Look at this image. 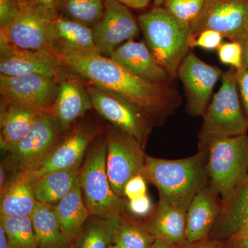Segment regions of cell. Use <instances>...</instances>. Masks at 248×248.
Here are the masks:
<instances>
[{
	"label": "cell",
	"instance_id": "obj_1",
	"mask_svg": "<svg viewBox=\"0 0 248 248\" xmlns=\"http://www.w3.org/2000/svg\"><path fill=\"white\" fill-rule=\"evenodd\" d=\"M62 65L89 79L99 89L119 94L140 108L154 126L162 125L181 104L177 90L135 76L112 59L97 53L56 55Z\"/></svg>",
	"mask_w": 248,
	"mask_h": 248
},
{
	"label": "cell",
	"instance_id": "obj_2",
	"mask_svg": "<svg viewBox=\"0 0 248 248\" xmlns=\"http://www.w3.org/2000/svg\"><path fill=\"white\" fill-rule=\"evenodd\" d=\"M208 151L166 159L147 155L143 174L159 192V200L187 210L195 196L209 184Z\"/></svg>",
	"mask_w": 248,
	"mask_h": 248
},
{
	"label": "cell",
	"instance_id": "obj_3",
	"mask_svg": "<svg viewBox=\"0 0 248 248\" xmlns=\"http://www.w3.org/2000/svg\"><path fill=\"white\" fill-rule=\"evenodd\" d=\"M139 26L155 60L172 79L189 53L190 24L174 17L164 6H156L139 17Z\"/></svg>",
	"mask_w": 248,
	"mask_h": 248
},
{
	"label": "cell",
	"instance_id": "obj_4",
	"mask_svg": "<svg viewBox=\"0 0 248 248\" xmlns=\"http://www.w3.org/2000/svg\"><path fill=\"white\" fill-rule=\"evenodd\" d=\"M236 81V69L231 67L222 76V84L209 104L198 135V151H208L218 139L246 135L248 121L242 110Z\"/></svg>",
	"mask_w": 248,
	"mask_h": 248
},
{
	"label": "cell",
	"instance_id": "obj_5",
	"mask_svg": "<svg viewBox=\"0 0 248 248\" xmlns=\"http://www.w3.org/2000/svg\"><path fill=\"white\" fill-rule=\"evenodd\" d=\"M207 170L223 210L248 179V134L214 141L208 148Z\"/></svg>",
	"mask_w": 248,
	"mask_h": 248
},
{
	"label": "cell",
	"instance_id": "obj_6",
	"mask_svg": "<svg viewBox=\"0 0 248 248\" xmlns=\"http://www.w3.org/2000/svg\"><path fill=\"white\" fill-rule=\"evenodd\" d=\"M107 142L99 139L90 146L80 169L79 184L90 213L101 218L128 215L127 200L112 190L107 170Z\"/></svg>",
	"mask_w": 248,
	"mask_h": 248
},
{
	"label": "cell",
	"instance_id": "obj_7",
	"mask_svg": "<svg viewBox=\"0 0 248 248\" xmlns=\"http://www.w3.org/2000/svg\"><path fill=\"white\" fill-rule=\"evenodd\" d=\"M63 132L51 113L40 114L27 136L6 151V164L14 172H32L62 138Z\"/></svg>",
	"mask_w": 248,
	"mask_h": 248
},
{
	"label": "cell",
	"instance_id": "obj_8",
	"mask_svg": "<svg viewBox=\"0 0 248 248\" xmlns=\"http://www.w3.org/2000/svg\"><path fill=\"white\" fill-rule=\"evenodd\" d=\"M87 91L93 108L99 115L146 148L154 125L143 110L115 93L96 86L89 87Z\"/></svg>",
	"mask_w": 248,
	"mask_h": 248
},
{
	"label": "cell",
	"instance_id": "obj_9",
	"mask_svg": "<svg viewBox=\"0 0 248 248\" xmlns=\"http://www.w3.org/2000/svg\"><path fill=\"white\" fill-rule=\"evenodd\" d=\"M107 170L111 187L121 197L131 178L143 174L147 155L145 148L135 139L115 127L106 138Z\"/></svg>",
	"mask_w": 248,
	"mask_h": 248
},
{
	"label": "cell",
	"instance_id": "obj_10",
	"mask_svg": "<svg viewBox=\"0 0 248 248\" xmlns=\"http://www.w3.org/2000/svg\"><path fill=\"white\" fill-rule=\"evenodd\" d=\"M59 84L56 78L41 75H1L0 93L4 102L22 106L39 114L51 113Z\"/></svg>",
	"mask_w": 248,
	"mask_h": 248
},
{
	"label": "cell",
	"instance_id": "obj_11",
	"mask_svg": "<svg viewBox=\"0 0 248 248\" xmlns=\"http://www.w3.org/2000/svg\"><path fill=\"white\" fill-rule=\"evenodd\" d=\"M219 68L201 60L189 52L178 69L177 76L185 90L186 110L192 117H203L215 85L223 76Z\"/></svg>",
	"mask_w": 248,
	"mask_h": 248
},
{
	"label": "cell",
	"instance_id": "obj_12",
	"mask_svg": "<svg viewBox=\"0 0 248 248\" xmlns=\"http://www.w3.org/2000/svg\"><path fill=\"white\" fill-rule=\"evenodd\" d=\"M52 21L29 5H22L14 20L1 29L0 41L16 48L55 55L51 45Z\"/></svg>",
	"mask_w": 248,
	"mask_h": 248
},
{
	"label": "cell",
	"instance_id": "obj_13",
	"mask_svg": "<svg viewBox=\"0 0 248 248\" xmlns=\"http://www.w3.org/2000/svg\"><path fill=\"white\" fill-rule=\"evenodd\" d=\"M248 26V0H205L199 17L190 24L192 37L208 29L234 40Z\"/></svg>",
	"mask_w": 248,
	"mask_h": 248
},
{
	"label": "cell",
	"instance_id": "obj_14",
	"mask_svg": "<svg viewBox=\"0 0 248 248\" xmlns=\"http://www.w3.org/2000/svg\"><path fill=\"white\" fill-rule=\"evenodd\" d=\"M93 29L99 53L108 58L140 32L138 22L128 7L117 0H104V15Z\"/></svg>",
	"mask_w": 248,
	"mask_h": 248
},
{
	"label": "cell",
	"instance_id": "obj_15",
	"mask_svg": "<svg viewBox=\"0 0 248 248\" xmlns=\"http://www.w3.org/2000/svg\"><path fill=\"white\" fill-rule=\"evenodd\" d=\"M97 132L79 125L60 139L42 164L29 172L33 180L53 171L81 168L91 143Z\"/></svg>",
	"mask_w": 248,
	"mask_h": 248
},
{
	"label": "cell",
	"instance_id": "obj_16",
	"mask_svg": "<svg viewBox=\"0 0 248 248\" xmlns=\"http://www.w3.org/2000/svg\"><path fill=\"white\" fill-rule=\"evenodd\" d=\"M0 73L14 77L23 75H41L58 78L61 62L56 55L46 52L19 49L0 41Z\"/></svg>",
	"mask_w": 248,
	"mask_h": 248
},
{
	"label": "cell",
	"instance_id": "obj_17",
	"mask_svg": "<svg viewBox=\"0 0 248 248\" xmlns=\"http://www.w3.org/2000/svg\"><path fill=\"white\" fill-rule=\"evenodd\" d=\"M222 212L221 198L208 184L195 196L187 208L186 244L210 237L221 218Z\"/></svg>",
	"mask_w": 248,
	"mask_h": 248
},
{
	"label": "cell",
	"instance_id": "obj_18",
	"mask_svg": "<svg viewBox=\"0 0 248 248\" xmlns=\"http://www.w3.org/2000/svg\"><path fill=\"white\" fill-rule=\"evenodd\" d=\"M51 45L55 55L100 54L94 40L93 28L61 16L52 21Z\"/></svg>",
	"mask_w": 248,
	"mask_h": 248
},
{
	"label": "cell",
	"instance_id": "obj_19",
	"mask_svg": "<svg viewBox=\"0 0 248 248\" xmlns=\"http://www.w3.org/2000/svg\"><path fill=\"white\" fill-rule=\"evenodd\" d=\"M110 58L135 76L153 83H168L170 78L148 46L134 40L121 45Z\"/></svg>",
	"mask_w": 248,
	"mask_h": 248
},
{
	"label": "cell",
	"instance_id": "obj_20",
	"mask_svg": "<svg viewBox=\"0 0 248 248\" xmlns=\"http://www.w3.org/2000/svg\"><path fill=\"white\" fill-rule=\"evenodd\" d=\"M91 108L93 107L89 93L81 84L71 79L62 80L59 84L51 114L63 131Z\"/></svg>",
	"mask_w": 248,
	"mask_h": 248
},
{
	"label": "cell",
	"instance_id": "obj_21",
	"mask_svg": "<svg viewBox=\"0 0 248 248\" xmlns=\"http://www.w3.org/2000/svg\"><path fill=\"white\" fill-rule=\"evenodd\" d=\"M186 216L187 210L159 200L143 223L156 239L182 246L186 244Z\"/></svg>",
	"mask_w": 248,
	"mask_h": 248
},
{
	"label": "cell",
	"instance_id": "obj_22",
	"mask_svg": "<svg viewBox=\"0 0 248 248\" xmlns=\"http://www.w3.org/2000/svg\"><path fill=\"white\" fill-rule=\"evenodd\" d=\"M33 179L29 172H16L1 192L0 216L31 217L37 206Z\"/></svg>",
	"mask_w": 248,
	"mask_h": 248
},
{
	"label": "cell",
	"instance_id": "obj_23",
	"mask_svg": "<svg viewBox=\"0 0 248 248\" xmlns=\"http://www.w3.org/2000/svg\"><path fill=\"white\" fill-rule=\"evenodd\" d=\"M215 229L213 236L225 241L248 235V179L223 210Z\"/></svg>",
	"mask_w": 248,
	"mask_h": 248
},
{
	"label": "cell",
	"instance_id": "obj_24",
	"mask_svg": "<svg viewBox=\"0 0 248 248\" xmlns=\"http://www.w3.org/2000/svg\"><path fill=\"white\" fill-rule=\"evenodd\" d=\"M54 209L62 232L70 245L78 237L85 223L91 216L83 198L79 180Z\"/></svg>",
	"mask_w": 248,
	"mask_h": 248
},
{
	"label": "cell",
	"instance_id": "obj_25",
	"mask_svg": "<svg viewBox=\"0 0 248 248\" xmlns=\"http://www.w3.org/2000/svg\"><path fill=\"white\" fill-rule=\"evenodd\" d=\"M80 169L61 170L47 173L33 181V190L38 203L55 206L78 184Z\"/></svg>",
	"mask_w": 248,
	"mask_h": 248
},
{
	"label": "cell",
	"instance_id": "obj_26",
	"mask_svg": "<svg viewBox=\"0 0 248 248\" xmlns=\"http://www.w3.org/2000/svg\"><path fill=\"white\" fill-rule=\"evenodd\" d=\"M6 105L1 111V146L7 151L27 136L40 114L22 106Z\"/></svg>",
	"mask_w": 248,
	"mask_h": 248
},
{
	"label": "cell",
	"instance_id": "obj_27",
	"mask_svg": "<svg viewBox=\"0 0 248 248\" xmlns=\"http://www.w3.org/2000/svg\"><path fill=\"white\" fill-rule=\"evenodd\" d=\"M31 217L38 248H68L54 207L37 203Z\"/></svg>",
	"mask_w": 248,
	"mask_h": 248
},
{
	"label": "cell",
	"instance_id": "obj_28",
	"mask_svg": "<svg viewBox=\"0 0 248 248\" xmlns=\"http://www.w3.org/2000/svg\"><path fill=\"white\" fill-rule=\"evenodd\" d=\"M155 241L156 238L143 222L128 215L117 217L112 244L122 248H151Z\"/></svg>",
	"mask_w": 248,
	"mask_h": 248
},
{
	"label": "cell",
	"instance_id": "obj_29",
	"mask_svg": "<svg viewBox=\"0 0 248 248\" xmlns=\"http://www.w3.org/2000/svg\"><path fill=\"white\" fill-rule=\"evenodd\" d=\"M117 217L101 218L91 215L68 248H108Z\"/></svg>",
	"mask_w": 248,
	"mask_h": 248
},
{
	"label": "cell",
	"instance_id": "obj_30",
	"mask_svg": "<svg viewBox=\"0 0 248 248\" xmlns=\"http://www.w3.org/2000/svg\"><path fill=\"white\" fill-rule=\"evenodd\" d=\"M0 226L6 233L10 248H38L31 217L0 216Z\"/></svg>",
	"mask_w": 248,
	"mask_h": 248
},
{
	"label": "cell",
	"instance_id": "obj_31",
	"mask_svg": "<svg viewBox=\"0 0 248 248\" xmlns=\"http://www.w3.org/2000/svg\"><path fill=\"white\" fill-rule=\"evenodd\" d=\"M104 12V0H63L60 16L93 29Z\"/></svg>",
	"mask_w": 248,
	"mask_h": 248
},
{
	"label": "cell",
	"instance_id": "obj_32",
	"mask_svg": "<svg viewBox=\"0 0 248 248\" xmlns=\"http://www.w3.org/2000/svg\"><path fill=\"white\" fill-rule=\"evenodd\" d=\"M205 0H165L164 6L182 22L192 24L199 17Z\"/></svg>",
	"mask_w": 248,
	"mask_h": 248
},
{
	"label": "cell",
	"instance_id": "obj_33",
	"mask_svg": "<svg viewBox=\"0 0 248 248\" xmlns=\"http://www.w3.org/2000/svg\"><path fill=\"white\" fill-rule=\"evenodd\" d=\"M154 209L151 198L147 194L132 200H127L128 215L143 223L151 215Z\"/></svg>",
	"mask_w": 248,
	"mask_h": 248
},
{
	"label": "cell",
	"instance_id": "obj_34",
	"mask_svg": "<svg viewBox=\"0 0 248 248\" xmlns=\"http://www.w3.org/2000/svg\"><path fill=\"white\" fill-rule=\"evenodd\" d=\"M218 54L222 63L230 65L237 70L243 68L242 50L241 46L236 42L222 44L218 48Z\"/></svg>",
	"mask_w": 248,
	"mask_h": 248
},
{
	"label": "cell",
	"instance_id": "obj_35",
	"mask_svg": "<svg viewBox=\"0 0 248 248\" xmlns=\"http://www.w3.org/2000/svg\"><path fill=\"white\" fill-rule=\"evenodd\" d=\"M223 36L216 31L208 29L201 32L199 35L191 36L189 45L190 48L200 47L206 50L218 49L222 45Z\"/></svg>",
	"mask_w": 248,
	"mask_h": 248
},
{
	"label": "cell",
	"instance_id": "obj_36",
	"mask_svg": "<svg viewBox=\"0 0 248 248\" xmlns=\"http://www.w3.org/2000/svg\"><path fill=\"white\" fill-rule=\"evenodd\" d=\"M62 2L63 0H27L26 4L54 19L60 16Z\"/></svg>",
	"mask_w": 248,
	"mask_h": 248
},
{
	"label": "cell",
	"instance_id": "obj_37",
	"mask_svg": "<svg viewBox=\"0 0 248 248\" xmlns=\"http://www.w3.org/2000/svg\"><path fill=\"white\" fill-rule=\"evenodd\" d=\"M22 6L19 0H0V29L14 20Z\"/></svg>",
	"mask_w": 248,
	"mask_h": 248
},
{
	"label": "cell",
	"instance_id": "obj_38",
	"mask_svg": "<svg viewBox=\"0 0 248 248\" xmlns=\"http://www.w3.org/2000/svg\"><path fill=\"white\" fill-rule=\"evenodd\" d=\"M146 178L141 174L131 178L124 187L125 198L129 200L146 195Z\"/></svg>",
	"mask_w": 248,
	"mask_h": 248
},
{
	"label": "cell",
	"instance_id": "obj_39",
	"mask_svg": "<svg viewBox=\"0 0 248 248\" xmlns=\"http://www.w3.org/2000/svg\"><path fill=\"white\" fill-rule=\"evenodd\" d=\"M236 81L245 114L248 121V68L236 69Z\"/></svg>",
	"mask_w": 248,
	"mask_h": 248
},
{
	"label": "cell",
	"instance_id": "obj_40",
	"mask_svg": "<svg viewBox=\"0 0 248 248\" xmlns=\"http://www.w3.org/2000/svg\"><path fill=\"white\" fill-rule=\"evenodd\" d=\"M182 248H229V246L227 241L209 237L203 241L184 244Z\"/></svg>",
	"mask_w": 248,
	"mask_h": 248
},
{
	"label": "cell",
	"instance_id": "obj_41",
	"mask_svg": "<svg viewBox=\"0 0 248 248\" xmlns=\"http://www.w3.org/2000/svg\"><path fill=\"white\" fill-rule=\"evenodd\" d=\"M232 42H236L241 46L243 68H248V26L235 37Z\"/></svg>",
	"mask_w": 248,
	"mask_h": 248
},
{
	"label": "cell",
	"instance_id": "obj_42",
	"mask_svg": "<svg viewBox=\"0 0 248 248\" xmlns=\"http://www.w3.org/2000/svg\"><path fill=\"white\" fill-rule=\"evenodd\" d=\"M227 242L229 248H248V235L234 236Z\"/></svg>",
	"mask_w": 248,
	"mask_h": 248
},
{
	"label": "cell",
	"instance_id": "obj_43",
	"mask_svg": "<svg viewBox=\"0 0 248 248\" xmlns=\"http://www.w3.org/2000/svg\"><path fill=\"white\" fill-rule=\"evenodd\" d=\"M127 7L135 9H142L149 4L151 0H117Z\"/></svg>",
	"mask_w": 248,
	"mask_h": 248
},
{
	"label": "cell",
	"instance_id": "obj_44",
	"mask_svg": "<svg viewBox=\"0 0 248 248\" xmlns=\"http://www.w3.org/2000/svg\"><path fill=\"white\" fill-rule=\"evenodd\" d=\"M182 246H179V245L169 244V243L165 242V241H161V240L156 239L154 244L151 248H182Z\"/></svg>",
	"mask_w": 248,
	"mask_h": 248
},
{
	"label": "cell",
	"instance_id": "obj_45",
	"mask_svg": "<svg viewBox=\"0 0 248 248\" xmlns=\"http://www.w3.org/2000/svg\"><path fill=\"white\" fill-rule=\"evenodd\" d=\"M0 248H10L7 236L1 226H0Z\"/></svg>",
	"mask_w": 248,
	"mask_h": 248
},
{
	"label": "cell",
	"instance_id": "obj_46",
	"mask_svg": "<svg viewBox=\"0 0 248 248\" xmlns=\"http://www.w3.org/2000/svg\"><path fill=\"white\" fill-rule=\"evenodd\" d=\"M152 1H153L156 6H161V5H164L165 0H152Z\"/></svg>",
	"mask_w": 248,
	"mask_h": 248
},
{
	"label": "cell",
	"instance_id": "obj_47",
	"mask_svg": "<svg viewBox=\"0 0 248 248\" xmlns=\"http://www.w3.org/2000/svg\"><path fill=\"white\" fill-rule=\"evenodd\" d=\"M108 248H122L120 246H117V245L114 244H111Z\"/></svg>",
	"mask_w": 248,
	"mask_h": 248
},
{
	"label": "cell",
	"instance_id": "obj_48",
	"mask_svg": "<svg viewBox=\"0 0 248 248\" xmlns=\"http://www.w3.org/2000/svg\"><path fill=\"white\" fill-rule=\"evenodd\" d=\"M19 1H20L21 4L22 5L25 4L26 3H27V0H19Z\"/></svg>",
	"mask_w": 248,
	"mask_h": 248
}]
</instances>
